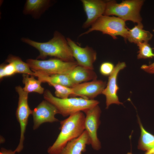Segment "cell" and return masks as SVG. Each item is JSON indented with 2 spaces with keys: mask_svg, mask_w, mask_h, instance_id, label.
I'll list each match as a JSON object with an SVG mask.
<instances>
[{
  "mask_svg": "<svg viewBox=\"0 0 154 154\" xmlns=\"http://www.w3.org/2000/svg\"><path fill=\"white\" fill-rule=\"evenodd\" d=\"M22 42L37 50L39 54L37 59H44L48 56H53L66 62L74 61L71 49L66 38L58 31L54 32L52 38L48 41L40 42L23 37Z\"/></svg>",
  "mask_w": 154,
  "mask_h": 154,
  "instance_id": "obj_1",
  "label": "cell"
},
{
  "mask_svg": "<svg viewBox=\"0 0 154 154\" xmlns=\"http://www.w3.org/2000/svg\"><path fill=\"white\" fill-rule=\"evenodd\" d=\"M85 117L80 111L60 121V132L53 144L48 149V153L58 154L68 142L80 136L85 130Z\"/></svg>",
  "mask_w": 154,
  "mask_h": 154,
  "instance_id": "obj_2",
  "label": "cell"
},
{
  "mask_svg": "<svg viewBox=\"0 0 154 154\" xmlns=\"http://www.w3.org/2000/svg\"><path fill=\"white\" fill-rule=\"evenodd\" d=\"M43 96L45 100L56 108L58 114L64 117H68L79 112H84L99 103L97 100H87L81 97L60 98L54 96L48 90L44 91Z\"/></svg>",
  "mask_w": 154,
  "mask_h": 154,
  "instance_id": "obj_3",
  "label": "cell"
},
{
  "mask_svg": "<svg viewBox=\"0 0 154 154\" xmlns=\"http://www.w3.org/2000/svg\"><path fill=\"white\" fill-rule=\"evenodd\" d=\"M144 2L142 0H127L117 3L114 0L107 1L103 15H115L125 21L141 23L140 11Z\"/></svg>",
  "mask_w": 154,
  "mask_h": 154,
  "instance_id": "obj_4",
  "label": "cell"
},
{
  "mask_svg": "<svg viewBox=\"0 0 154 154\" xmlns=\"http://www.w3.org/2000/svg\"><path fill=\"white\" fill-rule=\"evenodd\" d=\"M129 29L125 21L118 17L102 15L99 17L86 32L80 36L88 34L94 31H98L104 34L109 35L114 39L120 36L127 40Z\"/></svg>",
  "mask_w": 154,
  "mask_h": 154,
  "instance_id": "obj_5",
  "label": "cell"
},
{
  "mask_svg": "<svg viewBox=\"0 0 154 154\" xmlns=\"http://www.w3.org/2000/svg\"><path fill=\"white\" fill-rule=\"evenodd\" d=\"M26 62L32 71L50 74H68L78 65L76 61L66 62L56 58L42 60L28 59Z\"/></svg>",
  "mask_w": 154,
  "mask_h": 154,
  "instance_id": "obj_6",
  "label": "cell"
},
{
  "mask_svg": "<svg viewBox=\"0 0 154 154\" xmlns=\"http://www.w3.org/2000/svg\"><path fill=\"white\" fill-rule=\"evenodd\" d=\"M15 90L19 95V100L16 111V117L20 127V136L19 144L15 150L16 152H20L23 148L25 134L29 115L32 110L30 108L28 102L29 93L25 91L20 86H17Z\"/></svg>",
  "mask_w": 154,
  "mask_h": 154,
  "instance_id": "obj_7",
  "label": "cell"
},
{
  "mask_svg": "<svg viewBox=\"0 0 154 154\" xmlns=\"http://www.w3.org/2000/svg\"><path fill=\"white\" fill-rule=\"evenodd\" d=\"M86 114L84 121L85 130L89 136L90 145L94 150L98 151L101 148V142L97 136V130L100 123V117L101 113L98 106L84 110Z\"/></svg>",
  "mask_w": 154,
  "mask_h": 154,
  "instance_id": "obj_8",
  "label": "cell"
},
{
  "mask_svg": "<svg viewBox=\"0 0 154 154\" xmlns=\"http://www.w3.org/2000/svg\"><path fill=\"white\" fill-rule=\"evenodd\" d=\"M58 114L57 109L53 105L45 100H43L32 110L33 130L37 129L44 123L59 121L55 117Z\"/></svg>",
  "mask_w": 154,
  "mask_h": 154,
  "instance_id": "obj_9",
  "label": "cell"
},
{
  "mask_svg": "<svg viewBox=\"0 0 154 154\" xmlns=\"http://www.w3.org/2000/svg\"><path fill=\"white\" fill-rule=\"evenodd\" d=\"M106 86V82L101 80H94L76 85L72 89L71 97L79 96L87 100H93L102 94Z\"/></svg>",
  "mask_w": 154,
  "mask_h": 154,
  "instance_id": "obj_10",
  "label": "cell"
},
{
  "mask_svg": "<svg viewBox=\"0 0 154 154\" xmlns=\"http://www.w3.org/2000/svg\"><path fill=\"white\" fill-rule=\"evenodd\" d=\"M66 39L78 65L93 70V64L96 58V51L88 46L81 47L70 38H67Z\"/></svg>",
  "mask_w": 154,
  "mask_h": 154,
  "instance_id": "obj_11",
  "label": "cell"
},
{
  "mask_svg": "<svg viewBox=\"0 0 154 154\" xmlns=\"http://www.w3.org/2000/svg\"><path fill=\"white\" fill-rule=\"evenodd\" d=\"M126 66L125 62H119L115 66L114 70L109 76L106 86L102 94L106 98V109H107L112 104H123L120 102L117 95L119 89L117 83V76L119 72Z\"/></svg>",
  "mask_w": 154,
  "mask_h": 154,
  "instance_id": "obj_12",
  "label": "cell"
},
{
  "mask_svg": "<svg viewBox=\"0 0 154 154\" xmlns=\"http://www.w3.org/2000/svg\"><path fill=\"white\" fill-rule=\"evenodd\" d=\"M87 19L83 25L87 28L91 25L104 12L107 1L101 0H82Z\"/></svg>",
  "mask_w": 154,
  "mask_h": 154,
  "instance_id": "obj_13",
  "label": "cell"
},
{
  "mask_svg": "<svg viewBox=\"0 0 154 154\" xmlns=\"http://www.w3.org/2000/svg\"><path fill=\"white\" fill-rule=\"evenodd\" d=\"M90 144L88 134L85 130L79 137L68 142L58 154H83L86 151V145Z\"/></svg>",
  "mask_w": 154,
  "mask_h": 154,
  "instance_id": "obj_14",
  "label": "cell"
},
{
  "mask_svg": "<svg viewBox=\"0 0 154 154\" xmlns=\"http://www.w3.org/2000/svg\"><path fill=\"white\" fill-rule=\"evenodd\" d=\"M49 0H27L25 4L23 13L30 15L33 18L38 19L51 5Z\"/></svg>",
  "mask_w": 154,
  "mask_h": 154,
  "instance_id": "obj_15",
  "label": "cell"
},
{
  "mask_svg": "<svg viewBox=\"0 0 154 154\" xmlns=\"http://www.w3.org/2000/svg\"><path fill=\"white\" fill-rule=\"evenodd\" d=\"M34 76L37 77L42 82L51 83L72 88L75 85L68 74H48L42 72L32 71Z\"/></svg>",
  "mask_w": 154,
  "mask_h": 154,
  "instance_id": "obj_16",
  "label": "cell"
},
{
  "mask_svg": "<svg viewBox=\"0 0 154 154\" xmlns=\"http://www.w3.org/2000/svg\"><path fill=\"white\" fill-rule=\"evenodd\" d=\"M75 84L96 80L97 75L93 70L78 65L68 74Z\"/></svg>",
  "mask_w": 154,
  "mask_h": 154,
  "instance_id": "obj_17",
  "label": "cell"
},
{
  "mask_svg": "<svg viewBox=\"0 0 154 154\" xmlns=\"http://www.w3.org/2000/svg\"><path fill=\"white\" fill-rule=\"evenodd\" d=\"M141 23L128 30L127 39L130 42L137 44L139 43L147 42L152 38L153 35L149 31L143 29Z\"/></svg>",
  "mask_w": 154,
  "mask_h": 154,
  "instance_id": "obj_18",
  "label": "cell"
},
{
  "mask_svg": "<svg viewBox=\"0 0 154 154\" xmlns=\"http://www.w3.org/2000/svg\"><path fill=\"white\" fill-rule=\"evenodd\" d=\"M137 117L141 130V135L139 141L138 149L146 151L154 149V135L145 129L138 116Z\"/></svg>",
  "mask_w": 154,
  "mask_h": 154,
  "instance_id": "obj_19",
  "label": "cell"
},
{
  "mask_svg": "<svg viewBox=\"0 0 154 154\" xmlns=\"http://www.w3.org/2000/svg\"><path fill=\"white\" fill-rule=\"evenodd\" d=\"M23 74V82L25 85L23 88L25 92L29 93L31 92H35L40 94H44V89L41 86L42 82L40 80L36 79L34 76Z\"/></svg>",
  "mask_w": 154,
  "mask_h": 154,
  "instance_id": "obj_20",
  "label": "cell"
},
{
  "mask_svg": "<svg viewBox=\"0 0 154 154\" xmlns=\"http://www.w3.org/2000/svg\"><path fill=\"white\" fill-rule=\"evenodd\" d=\"M6 62L8 63L13 64L16 73L34 76V72L31 70L28 64L23 62L19 57L10 55L6 60Z\"/></svg>",
  "mask_w": 154,
  "mask_h": 154,
  "instance_id": "obj_21",
  "label": "cell"
},
{
  "mask_svg": "<svg viewBox=\"0 0 154 154\" xmlns=\"http://www.w3.org/2000/svg\"><path fill=\"white\" fill-rule=\"evenodd\" d=\"M139 51L137 55L138 59L153 58L154 57L153 48L147 42L139 43L137 44Z\"/></svg>",
  "mask_w": 154,
  "mask_h": 154,
  "instance_id": "obj_22",
  "label": "cell"
},
{
  "mask_svg": "<svg viewBox=\"0 0 154 154\" xmlns=\"http://www.w3.org/2000/svg\"><path fill=\"white\" fill-rule=\"evenodd\" d=\"M48 84L55 88V94L57 98L61 99L68 98L73 94L72 88L51 83Z\"/></svg>",
  "mask_w": 154,
  "mask_h": 154,
  "instance_id": "obj_23",
  "label": "cell"
},
{
  "mask_svg": "<svg viewBox=\"0 0 154 154\" xmlns=\"http://www.w3.org/2000/svg\"><path fill=\"white\" fill-rule=\"evenodd\" d=\"M114 67L112 63L110 62H104L101 64L100 71V73L104 76H109L113 71Z\"/></svg>",
  "mask_w": 154,
  "mask_h": 154,
  "instance_id": "obj_24",
  "label": "cell"
},
{
  "mask_svg": "<svg viewBox=\"0 0 154 154\" xmlns=\"http://www.w3.org/2000/svg\"><path fill=\"white\" fill-rule=\"evenodd\" d=\"M4 72L5 77L12 76L16 73L15 66L11 63L5 64Z\"/></svg>",
  "mask_w": 154,
  "mask_h": 154,
  "instance_id": "obj_25",
  "label": "cell"
},
{
  "mask_svg": "<svg viewBox=\"0 0 154 154\" xmlns=\"http://www.w3.org/2000/svg\"><path fill=\"white\" fill-rule=\"evenodd\" d=\"M141 68L147 73L154 74V62L148 65H143L141 66Z\"/></svg>",
  "mask_w": 154,
  "mask_h": 154,
  "instance_id": "obj_26",
  "label": "cell"
},
{
  "mask_svg": "<svg viewBox=\"0 0 154 154\" xmlns=\"http://www.w3.org/2000/svg\"><path fill=\"white\" fill-rule=\"evenodd\" d=\"M16 152L15 150L13 151L4 148H1L0 150V154H15Z\"/></svg>",
  "mask_w": 154,
  "mask_h": 154,
  "instance_id": "obj_27",
  "label": "cell"
},
{
  "mask_svg": "<svg viewBox=\"0 0 154 154\" xmlns=\"http://www.w3.org/2000/svg\"><path fill=\"white\" fill-rule=\"evenodd\" d=\"M5 64H2L0 66V79H2L5 77L4 72V67Z\"/></svg>",
  "mask_w": 154,
  "mask_h": 154,
  "instance_id": "obj_28",
  "label": "cell"
},
{
  "mask_svg": "<svg viewBox=\"0 0 154 154\" xmlns=\"http://www.w3.org/2000/svg\"><path fill=\"white\" fill-rule=\"evenodd\" d=\"M154 152V149L146 151L145 154H152ZM127 154H133L131 152H128Z\"/></svg>",
  "mask_w": 154,
  "mask_h": 154,
  "instance_id": "obj_29",
  "label": "cell"
},
{
  "mask_svg": "<svg viewBox=\"0 0 154 154\" xmlns=\"http://www.w3.org/2000/svg\"><path fill=\"white\" fill-rule=\"evenodd\" d=\"M152 154H154V152Z\"/></svg>",
  "mask_w": 154,
  "mask_h": 154,
  "instance_id": "obj_30",
  "label": "cell"
},
{
  "mask_svg": "<svg viewBox=\"0 0 154 154\" xmlns=\"http://www.w3.org/2000/svg\"><path fill=\"white\" fill-rule=\"evenodd\" d=\"M153 31L154 32V30H153Z\"/></svg>",
  "mask_w": 154,
  "mask_h": 154,
  "instance_id": "obj_31",
  "label": "cell"
}]
</instances>
